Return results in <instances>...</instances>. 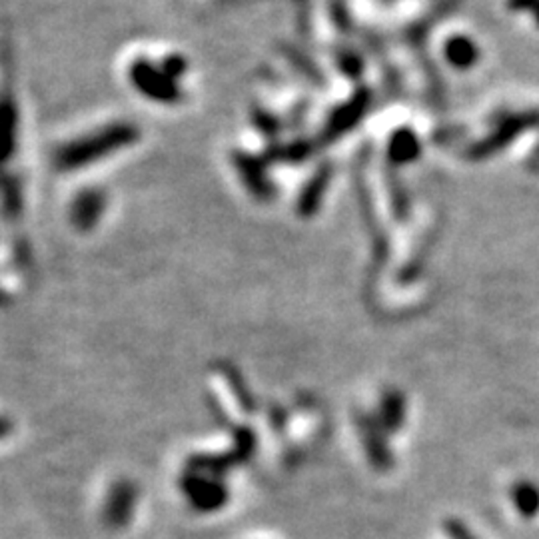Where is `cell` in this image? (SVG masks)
<instances>
[{
  "label": "cell",
  "mask_w": 539,
  "mask_h": 539,
  "mask_svg": "<svg viewBox=\"0 0 539 539\" xmlns=\"http://www.w3.org/2000/svg\"><path fill=\"white\" fill-rule=\"evenodd\" d=\"M136 506V488L132 481L121 480L116 481L111 493H108V501L104 508V517L108 526L112 527H122L132 517V509Z\"/></svg>",
  "instance_id": "1"
},
{
  "label": "cell",
  "mask_w": 539,
  "mask_h": 539,
  "mask_svg": "<svg viewBox=\"0 0 539 539\" xmlns=\"http://www.w3.org/2000/svg\"><path fill=\"white\" fill-rule=\"evenodd\" d=\"M182 488H184L192 504L202 511H212L226 504V490L216 481L192 476L190 473V476L182 480Z\"/></svg>",
  "instance_id": "2"
},
{
  "label": "cell",
  "mask_w": 539,
  "mask_h": 539,
  "mask_svg": "<svg viewBox=\"0 0 539 539\" xmlns=\"http://www.w3.org/2000/svg\"><path fill=\"white\" fill-rule=\"evenodd\" d=\"M358 424H360L362 440L365 444V450L370 454L372 463L376 465V470H388L391 465V458H390L388 445L383 442V436H382L383 427L380 426L378 419H372L365 416H360Z\"/></svg>",
  "instance_id": "3"
},
{
  "label": "cell",
  "mask_w": 539,
  "mask_h": 539,
  "mask_svg": "<svg viewBox=\"0 0 539 539\" xmlns=\"http://www.w3.org/2000/svg\"><path fill=\"white\" fill-rule=\"evenodd\" d=\"M406 418V400L400 391H386V396L382 398V412H380V426L386 432H396L404 426Z\"/></svg>",
  "instance_id": "4"
},
{
  "label": "cell",
  "mask_w": 539,
  "mask_h": 539,
  "mask_svg": "<svg viewBox=\"0 0 539 539\" xmlns=\"http://www.w3.org/2000/svg\"><path fill=\"white\" fill-rule=\"evenodd\" d=\"M514 501L526 517H534L539 511V490L529 481H519L514 488Z\"/></svg>",
  "instance_id": "5"
},
{
  "label": "cell",
  "mask_w": 539,
  "mask_h": 539,
  "mask_svg": "<svg viewBox=\"0 0 539 539\" xmlns=\"http://www.w3.org/2000/svg\"><path fill=\"white\" fill-rule=\"evenodd\" d=\"M445 529H447V534H450V537L452 539H473V535L470 534V529L465 527V526H462L460 522H447L445 524Z\"/></svg>",
  "instance_id": "6"
}]
</instances>
